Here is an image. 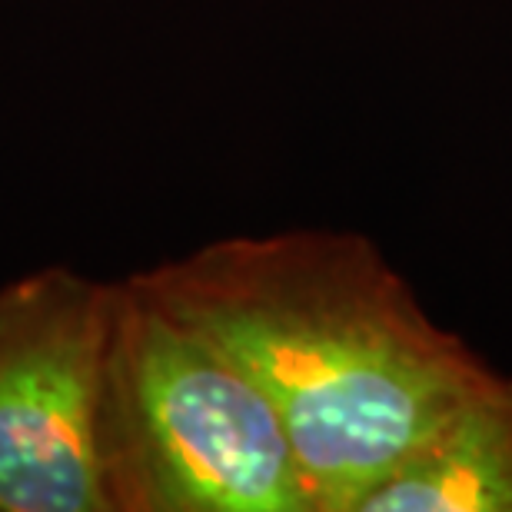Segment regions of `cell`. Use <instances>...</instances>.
<instances>
[{"label":"cell","instance_id":"1","mask_svg":"<svg viewBox=\"0 0 512 512\" xmlns=\"http://www.w3.org/2000/svg\"><path fill=\"white\" fill-rule=\"evenodd\" d=\"M263 389L313 512H360L493 370L356 230L233 233L140 270Z\"/></svg>","mask_w":512,"mask_h":512},{"label":"cell","instance_id":"2","mask_svg":"<svg viewBox=\"0 0 512 512\" xmlns=\"http://www.w3.org/2000/svg\"><path fill=\"white\" fill-rule=\"evenodd\" d=\"M104 453L110 512H313L263 389L140 273L117 293Z\"/></svg>","mask_w":512,"mask_h":512},{"label":"cell","instance_id":"3","mask_svg":"<svg viewBox=\"0 0 512 512\" xmlns=\"http://www.w3.org/2000/svg\"><path fill=\"white\" fill-rule=\"evenodd\" d=\"M120 280L0 283V512H110L104 399Z\"/></svg>","mask_w":512,"mask_h":512},{"label":"cell","instance_id":"4","mask_svg":"<svg viewBox=\"0 0 512 512\" xmlns=\"http://www.w3.org/2000/svg\"><path fill=\"white\" fill-rule=\"evenodd\" d=\"M360 512H512V376L493 366Z\"/></svg>","mask_w":512,"mask_h":512}]
</instances>
